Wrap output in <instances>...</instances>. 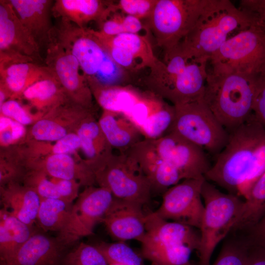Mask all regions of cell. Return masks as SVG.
<instances>
[{
    "label": "cell",
    "mask_w": 265,
    "mask_h": 265,
    "mask_svg": "<svg viewBox=\"0 0 265 265\" xmlns=\"http://www.w3.org/2000/svg\"><path fill=\"white\" fill-rule=\"evenodd\" d=\"M25 126L9 118L0 115V144L2 147L23 143L27 135Z\"/></svg>",
    "instance_id": "39"
},
{
    "label": "cell",
    "mask_w": 265,
    "mask_h": 265,
    "mask_svg": "<svg viewBox=\"0 0 265 265\" xmlns=\"http://www.w3.org/2000/svg\"><path fill=\"white\" fill-rule=\"evenodd\" d=\"M27 105H23L19 100L8 99L0 107V115L7 117L24 125H32L44 115L33 113Z\"/></svg>",
    "instance_id": "38"
},
{
    "label": "cell",
    "mask_w": 265,
    "mask_h": 265,
    "mask_svg": "<svg viewBox=\"0 0 265 265\" xmlns=\"http://www.w3.org/2000/svg\"><path fill=\"white\" fill-rule=\"evenodd\" d=\"M205 180V177L186 179L169 188L154 213L164 220L199 229L205 210L201 190Z\"/></svg>",
    "instance_id": "16"
},
{
    "label": "cell",
    "mask_w": 265,
    "mask_h": 265,
    "mask_svg": "<svg viewBox=\"0 0 265 265\" xmlns=\"http://www.w3.org/2000/svg\"><path fill=\"white\" fill-rule=\"evenodd\" d=\"M22 98L28 102L30 108L44 115L70 101L55 76L31 85L24 91Z\"/></svg>",
    "instance_id": "27"
},
{
    "label": "cell",
    "mask_w": 265,
    "mask_h": 265,
    "mask_svg": "<svg viewBox=\"0 0 265 265\" xmlns=\"http://www.w3.org/2000/svg\"><path fill=\"white\" fill-rule=\"evenodd\" d=\"M63 265H109L95 245L84 242L76 245L66 253Z\"/></svg>",
    "instance_id": "35"
},
{
    "label": "cell",
    "mask_w": 265,
    "mask_h": 265,
    "mask_svg": "<svg viewBox=\"0 0 265 265\" xmlns=\"http://www.w3.org/2000/svg\"><path fill=\"white\" fill-rule=\"evenodd\" d=\"M253 113L265 129V75L261 77L258 83Z\"/></svg>",
    "instance_id": "44"
},
{
    "label": "cell",
    "mask_w": 265,
    "mask_h": 265,
    "mask_svg": "<svg viewBox=\"0 0 265 265\" xmlns=\"http://www.w3.org/2000/svg\"><path fill=\"white\" fill-rule=\"evenodd\" d=\"M23 165L26 170H39L51 178L76 180L85 187L96 184L92 171L82 159L77 160L72 155L26 157Z\"/></svg>",
    "instance_id": "19"
},
{
    "label": "cell",
    "mask_w": 265,
    "mask_h": 265,
    "mask_svg": "<svg viewBox=\"0 0 265 265\" xmlns=\"http://www.w3.org/2000/svg\"><path fill=\"white\" fill-rule=\"evenodd\" d=\"M82 118V113L76 106L62 105L31 125L25 142H55L70 132H76Z\"/></svg>",
    "instance_id": "20"
},
{
    "label": "cell",
    "mask_w": 265,
    "mask_h": 265,
    "mask_svg": "<svg viewBox=\"0 0 265 265\" xmlns=\"http://www.w3.org/2000/svg\"><path fill=\"white\" fill-rule=\"evenodd\" d=\"M19 20L40 49L46 48L53 28L51 16L53 1L8 0Z\"/></svg>",
    "instance_id": "22"
},
{
    "label": "cell",
    "mask_w": 265,
    "mask_h": 265,
    "mask_svg": "<svg viewBox=\"0 0 265 265\" xmlns=\"http://www.w3.org/2000/svg\"><path fill=\"white\" fill-rule=\"evenodd\" d=\"M73 203L58 198H41L36 222L44 231L60 232L65 226Z\"/></svg>",
    "instance_id": "32"
},
{
    "label": "cell",
    "mask_w": 265,
    "mask_h": 265,
    "mask_svg": "<svg viewBox=\"0 0 265 265\" xmlns=\"http://www.w3.org/2000/svg\"><path fill=\"white\" fill-rule=\"evenodd\" d=\"M140 130L145 138L156 139L168 133L175 109L162 98L145 89L130 87L118 108Z\"/></svg>",
    "instance_id": "10"
},
{
    "label": "cell",
    "mask_w": 265,
    "mask_h": 265,
    "mask_svg": "<svg viewBox=\"0 0 265 265\" xmlns=\"http://www.w3.org/2000/svg\"><path fill=\"white\" fill-rule=\"evenodd\" d=\"M113 199L111 192L105 187H85L73 204L67 222L56 238L68 248L81 238L92 235Z\"/></svg>",
    "instance_id": "12"
},
{
    "label": "cell",
    "mask_w": 265,
    "mask_h": 265,
    "mask_svg": "<svg viewBox=\"0 0 265 265\" xmlns=\"http://www.w3.org/2000/svg\"><path fill=\"white\" fill-rule=\"evenodd\" d=\"M55 184L60 198L69 203H73L74 200L79 195V188L81 185L74 180L59 179L50 177Z\"/></svg>",
    "instance_id": "41"
},
{
    "label": "cell",
    "mask_w": 265,
    "mask_h": 265,
    "mask_svg": "<svg viewBox=\"0 0 265 265\" xmlns=\"http://www.w3.org/2000/svg\"><path fill=\"white\" fill-rule=\"evenodd\" d=\"M207 0H158L145 29L164 52L178 44L195 26Z\"/></svg>",
    "instance_id": "9"
},
{
    "label": "cell",
    "mask_w": 265,
    "mask_h": 265,
    "mask_svg": "<svg viewBox=\"0 0 265 265\" xmlns=\"http://www.w3.org/2000/svg\"><path fill=\"white\" fill-rule=\"evenodd\" d=\"M2 209L26 225L33 227L41 198L31 187L20 182H11L0 186Z\"/></svg>",
    "instance_id": "25"
},
{
    "label": "cell",
    "mask_w": 265,
    "mask_h": 265,
    "mask_svg": "<svg viewBox=\"0 0 265 265\" xmlns=\"http://www.w3.org/2000/svg\"><path fill=\"white\" fill-rule=\"evenodd\" d=\"M122 13L114 12L100 26L97 30L100 34L106 36H114L126 33L122 23Z\"/></svg>",
    "instance_id": "43"
},
{
    "label": "cell",
    "mask_w": 265,
    "mask_h": 265,
    "mask_svg": "<svg viewBox=\"0 0 265 265\" xmlns=\"http://www.w3.org/2000/svg\"><path fill=\"white\" fill-rule=\"evenodd\" d=\"M22 182L24 185L34 189L41 198L60 199L55 184L42 171L26 170Z\"/></svg>",
    "instance_id": "36"
},
{
    "label": "cell",
    "mask_w": 265,
    "mask_h": 265,
    "mask_svg": "<svg viewBox=\"0 0 265 265\" xmlns=\"http://www.w3.org/2000/svg\"><path fill=\"white\" fill-rule=\"evenodd\" d=\"M67 248L57 238L35 232L10 261L0 265H63Z\"/></svg>",
    "instance_id": "21"
},
{
    "label": "cell",
    "mask_w": 265,
    "mask_h": 265,
    "mask_svg": "<svg viewBox=\"0 0 265 265\" xmlns=\"http://www.w3.org/2000/svg\"><path fill=\"white\" fill-rule=\"evenodd\" d=\"M143 207L114 197L102 222L109 235L117 241L134 239L140 242L146 232L147 214Z\"/></svg>",
    "instance_id": "18"
},
{
    "label": "cell",
    "mask_w": 265,
    "mask_h": 265,
    "mask_svg": "<svg viewBox=\"0 0 265 265\" xmlns=\"http://www.w3.org/2000/svg\"><path fill=\"white\" fill-rule=\"evenodd\" d=\"M263 75L253 77L208 71L203 99L228 132L243 123L253 113Z\"/></svg>",
    "instance_id": "4"
},
{
    "label": "cell",
    "mask_w": 265,
    "mask_h": 265,
    "mask_svg": "<svg viewBox=\"0 0 265 265\" xmlns=\"http://www.w3.org/2000/svg\"><path fill=\"white\" fill-rule=\"evenodd\" d=\"M158 0H120L115 2L116 11L146 20L153 11Z\"/></svg>",
    "instance_id": "40"
},
{
    "label": "cell",
    "mask_w": 265,
    "mask_h": 265,
    "mask_svg": "<svg viewBox=\"0 0 265 265\" xmlns=\"http://www.w3.org/2000/svg\"><path fill=\"white\" fill-rule=\"evenodd\" d=\"M150 139L159 155L176 168L184 180L204 177L211 167L203 149L175 132Z\"/></svg>",
    "instance_id": "17"
},
{
    "label": "cell",
    "mask_w": 265,
    "mask_h": 265,
    "mask_svg": "<svg viewBox=\"0 0 265 265\" xmlns=\"http://www.w3.org/2000/svg\"><path fill=\"white\" fill-rule=\"evenodd\" d=\"M241 234L253 242L265 244V213L255 225Z\"/></svg>",
    "instance_id": "46"
},
{
    "label": "cell",
    "mask_w": 265,
    "mask_h": 265,
    "mask_svg": "<svg viewBox=\"0 0 265 265\" xmlns=\"http://www.w3.org/2000/svg\"><path fill=\"white\" fill-rule=\"evenodd\" d=\"M116 12L115 2L112 0H57L52 7L53 16L82 28L93 21L100 25Z\"/></svg>",
    "instance_id": "24"
},
{
    "label": "cell",
    "mask_w": 265,
    "mask_h": 265,
    "mask_svg": "<svg viewBox=\"0 0 265 265\" xmlns=\"http://www.w3.org/2000/svg\"><path fill=\"white\" fill-rule=\"evenodd\" d=\"M41 49L8 0L0 2V67L18 62L42 64Z\"/></svg>",
    "instance_id": "13"
},
{
    "label": "cell",
    "mask_w": 265,
    "mask_h": 265,
    "mask_svg": "<svg viewBox=\"0 0 265 265\" xmlns=\"http://www.w3.org/2000/svg\"><path fill=\"white\" fill-rule=\"evenodd\" d=\"M98 120L107 141L120 153H126L145 138L138 128L120 112L103 110Z\"/></svg>",
    "instance_id": "26"
},
{
    "label": "cell",
    "mask_w": 265,
    "mask_h": 265,
    "mask_svg": "<svg viewBox=\"0 0 265 265\" xmlns=\"http://www.w3.org/2000/svg\"><path fill=\"white\" fill-rule=\"evenodd\" d=\"M201 195L205 210L199 229L198 265H211L215 248L230 234L240 214L244 200L221 192L206 180L202 187Z\"/></svg>",
    "instance_id": "6"
},
{
    "label": "cell",
    "mask_w": 265,
    "mask_h": 265,
    "mask_svg": "<svg viewBox=\"0 0 265 265\" xmlns=\"http://www.w3.org/2000/svg\"><path fill=\"white\" fill-rule=\"evenodd\" d=\"M244 199L240 214L230 233H245L265 213V171L254 183Z\"/></svg>",
    "instance_id": "30"
},
{
    "label": "cell",
    "mask_w": 265,
    "mask_h": 265,
    "mask_svg": "<svg viewBox=\"0 0 265 265\" xmlns=\"http://www.w3.org/2000/svg\"><path fill=\"white\" fill-rule=\"evenodd\" d=\"M0 76L10 92L20 95L34 83L54 75L46 65L18 62L0 67Z\"/></svg>",
    "instance_id": "29"
},
{
    "label": "cell",
    "mask_w": 265,
    "mask_h": 265,
    "mask_svg": "<svg viewBox=\"0 0 265 265\" xmlns=\"http://www.w3.org/2000/svg\"><path fill=\"white\" fill-rule=\"evenodd\" d=\"M164 52L163 61L150 68L143 89L173 105L203 98L210 58L186 52L180 43Z\"/></svg>",
    "instance_id": "2"
},
{
    "label": "cell",
    "mask_w": 265,
    "mask_h": 265,
    "mask_svg": "<svg viewBox=\"0 0 265 265\" xmlns=\"http://www.w3.org/2000/svg\"><path fill=\"white\" fill-rule=\"evenodd\" d=\"M140 242L141 256L151 265H192L190 256L199 249L200 233L151 212L147 214L146 232Z\"/></svg>",
    "instance_id": "5"
},
{
    "label": "cell",
    "mask_w": 265,
    "mask_h": 265,
    "mask_svg": "<svg viewBox=\"0 0 265 265\" xmlns=\"http://www.w3.org/2000/svg\"><path fill=\"white\" fill-rule=\"evenodd\" d=\"M256 24L253 13L229 0H207L195 26L180 43L187 52L210 58L232 33Z\"/></svg>",
    "instance_id": "3"
},
{
    "label": "cell",
    "mask_w": 265,
    "mask_h": 265,
    "mask_svg": "<svg viewBox=\"0 0 265 265\" xmlns=\"http://www.w3.org/2000/svg\"><path fill=\"white\" fill-rule=\"evenodd\" d=\"M239 8L254 14L257 23L265 31V0H241Z\"/></svg>",
    "instance_id": "45"
},
{
    "label": "cell",
    "mask_w": 265,
    "mask_h": 265,
    "mask_svg": "<svg viewBox=\"0 0 265 265\" xmlns=\"http://www.w3.org/2000/svg\"><path fill=\"white\" fill-rule=\"evenodd\" d=\"M122 23L126 33L138 34L145 29L141 20L133 16L122 13Z\"/></svg>",
    "instance_id": "47"
},
{
    "label": "cell",
    "mask_w": 265,
    "mask_h": 265,
    "mask_svg": "<svg viewBox=\"0 0 265 265\" xmlns=\"http://www.w3.org/2000/svg\"><path fill=\"white\" fill-rule=\"evenodd\" d=\"M94 33L103 43L122 48L131 54L141 67H153L158 59L154 55L148 38L139 34L124 33L114 36H106L94 30Z\"/></svg>",
    "instance_id": "31"
},
{
    "label": "cell",
    "mask_w": 265,
    "mask_h": 265,
    "mask_svg": "<svg viewBox=\"0 0 265 265\" xmlns=\"http://www.w3.org/2000/svg\"><path fill=\"white\" fill-rule=\"evenodd\" d=\"M51 142H37L35 148L40 156L50 154L73 155L80 149V138L76 132L68 133L59 140Z\"/></svg>",
    "instance_id": "37"
},
{
    "label": "cell",
    "mask_w": 265,
    "mask_h": 265,
    "mask_svg": "<svg viewBox=\"0 0 265 265\" xmlns=\"http://www.w3.org/2000/svg\"><path fill=\"white\" fill-rule=\"evenodd\" d=\"M229 133L225 146L204 177L244 198L265 171V129L252 113Z\"/></svg>",
    "instance_id": "1"
},
{
    "label": "cell",
    "mask_w": 265,
    "mask_h": 265,
    "mask_svg": "<svg viewBox=\"0 0 265 265\" xmlns=\"http://www.w3.org/2000/svg\"><path fill=\"white\" fill-rule=\"evenodd\" d=\"M109 265H115V264H109Z\"/></svg>",
    "instance_id": "48"
},
{
    "label": "cell",
    "mask_w": 265,
    "mask_h": 265,
    "mask_svg": "<svg viewBox=\"0 0 265 265\" xmlns=\"http://www.w3.org/2000/svg\"><path fill=\"white\" fill-rule=\"evenodd\" d=\"M34 232L33 227L26 225L1 208L0 211V264H5L10 261Z\"/></svg>",
    "instance_id": "28"
},
{
    "label": "cell",
    "mask_w": 265,
    "mask_h": 265,
    "mask_svg": "<svg viewBox=\"0 0 265 265\" xmlns=\"http://www.w3.org/2000/svg\"><path fill=\"white\" fill-rule=\"evenodd\" d=\"M76 132L80 139L83 161L95 175L112 156L113 149L103 133L94 112L82 120Z\"/></svg>",
    "instance_id": "23"
},
{
    "label": "cell",
    "mask_w": 265,
    "mask_h": 265,
    "mask_svg": "<svg viewBox=\"0 0 265 265\" xmlns=\"http://www.w3.org/2000/svg\"><path fill=\"white\" fill-rule=\"evenodd\" d=\"M53 34L78 60L87 82L92 80L109 55L94 29L80 27L64 19L54 26Z\"/></svg>",
    "instance_id": "15"
},
{
    "label": "cell",
    "mask_w": 265,
    "mask_h": 265,
    "mask_svg": "<svg viewBox=\"0 0 265 265\" xmlns=\"http://www.w3.org/2000/svg\"><path fill=\"white\" fill-rule=\"evenodd\" d=\"M173 132L216 157L224 148L229 132L204 102L199 99L174 105Z\"/></svg>",
    "instance_id": "8"
},
{
    "label": "cell",
    "mask_w": 265,
    "mask_h": 265,
    "mask_svg": "<svg viewBox=\"0 0 265 265\" xmlns=\"http://www.w3.org/2000/svg\"><path fill=\"white\" fill-rule=\"evenodd\" d=\"M98 186L108 189L114 198L138 203L150 201V184L138 164L126 153L114 154L95 175Z\"/></svg>",
    "instance_id": "11"
},
{
    "label": "cell",
    "mask_w": 265,
    "mask_h": 265,
    "mask_svg": "<svg viewBox=\"0 0 265 265\" xmlns=\"http://www.w3.org/2000/svg\"><path fill=\"white\" fill-rule=\"evenodd\" d=\"M45 65L54 74L72 103L93 109V96L77 58L55 38L53 31L45 48Z\"/></svg>",
    "instance_id": "14"
},
{
    "label": "cell",
    "mask_w": 265,
    "mask_h": 265,
    "mask_svg": "<svg viewBox=\"0 0 265 265\" xmlns=\"http://www.w3.org/2000/svg\"><path fill=\"white\" fill-rule=\"evenodd\" d=\"M243 236L246 242L244 265H265V244L253 242Z\"/></svg>",
    "instance_id": "42"
},
{
    "label": "cell",
    "mask_w": 265,
    "mask_h": 265,
    "mask_svg": "<svg viewBox=\"0 0 265 265\" xmlns=\"http://www.w3.org/2000/svg\"><path fill=\"white\" fill-rule=\"evenodd\" d=\"M95 246L103 254L108 265H145L142 257L125 241L101 242Z\"/></svg>",
    "instance_id": "33"
},
{
    "label": "cell",
    "mask_w": 265,
    "mask_h": 265,
    "mask_svg": "<svg viewBox=\"0 0 265 265\" xmlns=\"http://www.w3.org/2000/svg\"><path fill=\"white\" fill-rule=\"evenodd\" d=\"M225 239L216 259L212 265H244L246 242L243 236L230 233Z\"/></svg>",
    "instance_id": "34"
},
{
    "label": "cell",
    "mask_w": 265,
    "mask_h": 265,
    "mask_svg": "<svg viewBox=\"0 0 265 265\" xmlns=\"http://www.w3.org/2000/svg\"><path fill=\"white\" fill-rule=\"evenodd\" d=\"M213 73L265 74V31L257 24L229 38L210 57Z\"/></svg>",
    "instance_id": "7"
}]
</instances>
